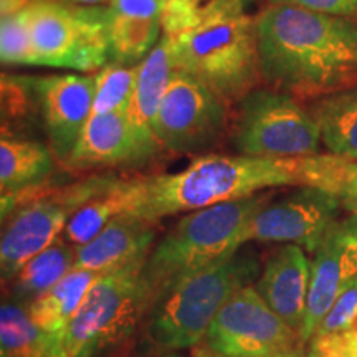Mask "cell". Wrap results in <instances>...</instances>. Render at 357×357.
Here are the masks:
<instances>
[{"mask_svg": "<svg viewBox=\"0 0 357 357\" xmlns=\"http://www.w3.org/2000/svg\"><path fill=\"white\" fill-rule=\"evenodd\" d=\"M261 77L291 96H328L357 83V20L291 6L257 15Z\"/></svg>", "mask_w": 357, "mask_h": 357, "instance_id": "cell-1", "label": "cell"}, {"mask_svg": "<svg viewBox=\"0 0 357 357\" xmlns=\"http://www.w3.org/2000/svg\"><path fill=\"white\" fill-rule=\"evenodd\" d=\"M323 154L301 159L205 154L182 171L126 178L128 212L158 222L178 212L261 194L287 185L318 187Z\"/></svg>", "mask_w": 357, "mask_h": 357, "instance_id": "cell-2", "label": "cell"}, {"mask_svg": "<svg viewBox=\"0 0 357 357\" xmlns=\"http://www.w3.org/2000/svg\"><path fill=\"white\" fill-rule=\"evenodd\" d=\"M171 45L176 70L190 75L227 105H236L263 79L257 17L231 10L218 0L205 2L199 24L172 37Z\"/></svg>", "mask_w": 357, "mask_h": 357, "instance_id": "cell-3", "label": "cell"}, {"mask_svg": "<svg viewBox=\"0 0 357 357\" xmlns=\"http://www.w3.org/2000/svg\"><path fill=\"white\" fill-rule=\"evenodd\" d=\"M271 199L273 194L261 192L185 213L151 250L144 263L142 275L153 306L181 281L235 255L247 243L248 222Z\"/></svg>", "mask_w": 357, "mask_h": 357, "instance_id": "cell-4", "label": "cell"}, {"mask_svg": "<svg viewBox=\"0 0 357 357\" xmlns=\"http://www.w3.org/2000/svg\"><path fill=\"white\" fill-rule=\"evenodd\" d=\"M258 258L235 253L205 268L164 294L146 316V337L160 351L199 346L217 314L234 294L260 276Z\"/></svg>", "mask_w": 357, "mask_h": 357, "instance_id": "cell-5", "label": "cell"}, {"mask_svg": "<svg viewBox=\"0 0 357 357\" xmlns=\"http://www.w3.org/2000/svg\"><path fill=\"white\" fill-rule=\"evenodd\" d=\"M147 257L101 275L71 323L53 334L52 349L63 351L68 357H93L126 339L153 307L142 275Z\"/></svg>", "mask_w": 357, "mask_h": 357, "instance_id": "cell-6", "label": "cell"}, {"mask_svg": "<svg viewBox=\"0 0 357 357\" xmlns=\"http://www.w3.org/2000/svg\"><path fill=\"white\" fill-rule=\"evenodd\" d=\"M118 181L114 174H91L71 184L42 189L20 200L7 215L0 240L2 280L10 281L30 258L55 243L63 235L70 218L88 200Z\"/></svg>", "mask_w": 357, "mask_h": 357, "instance_id": "cell-7", "label": "cell"}, {"mask_svg": "<svg viewBox=\"0 0 357 357\" xmlns=\"http://www.w3.org/2000/svg\"><path fill=\"white\" fill-rule=\"evenodd\" d=\"M230 141L242 155L301 159L319 154L321 132L310 111L294 96L255 88L236 102Z\"/></svg>", "mask_w": 357, "mask_h": 357, "instance_id": "cell-8", "label": "cell"}, {"mask_svg": "<svg viewBox=\"0 0 357 357\" xmlns=\"http://www.w3.org/2000/svg\"><path fill=\"white\" fill-rule=\"evenodd\" d=\"M29 17L37 66L86 73L111 63L109 7L33 0Z\"/></svg>", "mask_w": 357, "mask_h": 357, "instance_id": "cell-9", "label": "cell"}, {"mask_svg": "<svg viewBox=\"0 0 357 357\" xmlns=\"http://www.w3.org/2000/svg\"><path fill=\"white\" fill-rule=\"evenodd\" d=\"M204 342V351L218 357H307L301 334L266 305L255 284L223 305Z\"/></svg>", "mask_w": 357, "mask_h": 357, "instance_id": "cell-10", "label": "cell"}, {"mask_svg": "<svg viewBox=\"0 0 357 357\" xmlns=\"http://www.w3.org/2000/svg\"><path fill=\"white\" fill-rule=\"evenodd\" d=\"M229 105L184 71L176 70L155 116L159 144L176 154H202L222 141Z\"/></svg>", "mask_w": 357, "mask_h": 357, "instance_id": "cell-11", "label": "cell"}, {"mask_svg": "<svg viewBox=\"0 0 357 357\" xmlns=\"http://www.w3.org/2000/svg\"><path fill=\"white\" fill-rule=\"evenodd\" d=\"M341 200L319 187L303 185L268 202L248 222L245 240L258 243L298 245L314 253L329 229L339 220Z\"/></svg>", "mask_w": 357, "mask_h": 357, "instance_id": "cell-12", "label": "cell"}, {"mask_svg": "<svg viewBox=\"0 0 357 357\" xmlns=\"http://www.w3.org/2000/svg\"><path fill=\"white\" fill-rule=\"evenodd\" d=\"M357 280V213L339 218L312 253L311 283L301 337L310 342L329 310Z\"/></svg>", "mask_w": 357, "mask_h": 357, "instance_id": "cell-13", "label": "cell"}, {"mask_svg": "<svg viewBox=\"0 0 357 357\" xmlns=\"http://www.w3.org/2000/svg\"><path fill=\"white\" fill-rule=\"evenodd\" d=\"M153 132L137 128L126 113L93 114L65 166L73 171L137 167L160 149Z\"/></svg>", "mask_w": 357, "mask_h": 357, "instance_id": "cell-14", "label": "cell"}, {"mask_svg": "<svg viewBox=\"0 0 357 357\" xmlns=\"http://www.w3.org/2000/svg\"><path fill=\"white\" fill-rule=\"evenodd\" d=\"M40 113L55 158L66 162L91 118L95 75H52L35 78Z\"/></svg>", "mask_w": 357, "mask_h": 357, "instance_id": "cell-15", "label": "cell"}, {"mask_svg": "<svg viewBox=\"0 0 357 357\" xmlns=\"http://www.w3.org/2000/svg\"><path fill=\"white\" fill-rule=\"evenodd\" d=\"M306 253L298 245L273 250L255 281L257 291L266 305L300 334L311 283V261Z\"/></svg>", "mask_w": 357, "mask_h": 357, "instance_id": "cell-16", "label": "cell"}, {"mask_svg": "<svg viewBox=\"0 0 357 357\" xmlns=\"http://www.w3.org/2000/svg\"><path fill=\"white\" fill-rule=\"evenodd\" d=\"M155 240L154 222L124 212L88 243L77 248L75 268L109 273L149 255Z\"/></svg>", "mask_w": 357, "mask_h": 357, "instance_id": "cell-17", "label": "cell"}, {"mask_svg": "<svg viewBox=\"0 0 357 357\" xmlns=\"http://www.w3.org/2000/svg\"><path fill=\"white\" fill-rule=\"evenodd\" d=\"M166 0H111V63L139 65L160 40Z\"/></svg>", "mask_w": 357, "mask_h": 357, "instance_id": "cell-18", "label": "cell"}, {"mask_svg": "<svg viewBox=\"0 0 357 357\" xmlns=\"http://www.w3.org/2000/svg\"><path fill=\"white\" fill-rule=\"evenodd\" d=\"M52 147L25 137L2 136L0 141V190L2 220L13 208L35 192L47 189L45 184L55 172Z\"/></svg>", "mask_w": 357, "mask_h": 357, "instance_id": "cell-19", "label": "cell"}, {"mask_svg": "<svg viewBox=\"0 0 357 357\" xmlns=\"http://www.w3.org/2000/svg\"><path fill=\"white\" fill-rule=\"evenodd\" d=\"M176 65L172 58L171 38L162 35L153 52L139 63L136 89L128 114L137 128L153 132L155 116L171 83Z\"/></svg>", "mask_w": 357, "mask_h": 357, "instance_id": "cell-20", "label": "cell"}, {"mask_svg": "<svg viewBox=\"0 0 357 357\" xmlns=\"http://www.w3.org/2000/svg\"><path fill=\"white\" fill-rule=\"evenodd\" d=\"M100 276L101 273L96 271L73 268L48 291L30 303L29 311L32 319L45 333L60 334L75 318L89 288Z\"/></svg>", "mask_w": 357, "mask_h": 357, "instance_id": "cell-21", "label": "cell"}, {"mask_svg": "<svg viewBox=\"0 0 357 357\" xmlns=\"http://www.w3.org/2000/svg\"><path fill=\"white\" fill-rule=\"evenodd\" d=\"M310 113L318 123L321 142L329 154L357 160V89L321 98Z\"/></svg>", "mask_w": 357, "mask_h": 357, "instance_id": "cell-22", "label": "cell"}, {"mask_svg": "<svg viewBox=\"0 0 357 357\" xmlns=\"http://www.w3.org/2000/svg\"><path fill=\"white\" fill-rule=\"evenodd\" d=\"M77 247L58 238L50 247L30 258L10 280L12 301L29 306L75 268Z\"/></svg>", "mask_w": 357, "mask_h": 357, "instance_id": "cell-23", "label": "cell"}, {"mask_svg": "<svg viewBox=\"0 0 357 357\" xmlns=\"http://www.w3.org/2000/svg\"><path fill=\"white\" fill-rule=\"evenodd\" d=\"M53 334L45 333L30 316L29 306L3 301L0 307V356L42 357L52 349Z\"/></svg>", "mask_w": 357, "mask_h": 357, "instance_id": "cell-24", "label": "cell"}, {"mask_svg": "<svg viewBox=\"0 0 357 357\" xmlns=\"http://www.w3.org/2000/svg\"><path fill=\"white\" fill-rule=\"evenodd\" d=\"M129 197L126 178H119L113 187L88 200L79 211L70 218L61 235L65 242L73 247H82L93 240L114 217L128 212Z\"/></svg>", "mask_w": 357, "mask_h": 357, "instance_id": "cell-25", "label": "cell"}, {"mask_svg": "<svg viewBox=\"0 0 357 357\" xmlns=\"http://www.w3.org/2000/svg\"><path fill=\"white\" fill-rule=\"evenodd\" d=\"M137 73H139V65L124 66L108 63L102 66L95 75L96 91L91 116L126 113L136 89Z\"/></svg>", "mask_w": 357, "mask_h": 357, "instance_id": "cell-26", "label": "cell"}, {"mask_svg": "<svg viewBox=\"0 0 357 357\" xmlns=\"http://www.w3.org/2000/svg\"><path fill=\"white\" fill-rule=\"evenodd\" d=\"M2 136H12L13 129H20L40 111L35 78L2 75Z\"/></svg>", "mask_w": 357, "mask_h": 357, "instance_id": "cell-27", "label": "cell"}, {"mask_svg": "<svg viewBox=\"0 0 357 357\" xmlns=\"http://www.w3.org/2000/svg\"><path fill=\"white\" fill-rule=\"evenodd\" d=\"M0 58L3 65H35L29 6L19 12L2 15Z\"/></svg>", "mask_w": 357, "mask_h": 357, "instance_id": "cell-28", "label": "cell"}, {"mask_svg": "<svg viewBox=\"0 0 357 357\" xmlns=\"http://www.w3.org/2000/svg\"><path fill=\"white\" fill-rule=\"evenodd\" d=\"M318 187L336 195L344 211L357 213V160L326 154Z\"/></svg>", "mask_w": 357, "mask_h": 357, "instance_id": "cell-29", "label": "cell"}, {"mask_svg": "<svg viewBox=\"0 0 357 357\" xmlns=\"http://www.w3.org/2000/svg\"><path fill=\"white\" fill-rule=\"evenodd\" d=\"M347 331L357 333V280L352 281L349 287L339 294L326 318L321 321L314 336Z\"/></svg>", "mask_w": 357, "mask_h": 357, "instance_id": "cell-30", "label": "cell"}, {"mask_svg": "<svg viewBox=\"0 0 357 357\" xmlns=\"http://www.w3.org/2000/svg\"><path fill=\"white\" fill-rule=\"evenodd\" d=\"M200 10L197 0H166L162 10V32L166 37L177 35L194 29L200 22Z\"/></svg>", "mask_w": 357, "mask_h": 357, "instance_id": "cell-31", "label": "cell"}, {"mask_svg": "<svg viewBox=\"0 0 357 357\" xmlns=\"http://www.w3.org/2000/svg\"><path fill=\"white\" fill-rule=\"evenodd\" d=\"M270 6H291L306 10L357 20V0H268Z\"/></svg>", "mask_w": 357, "mask_h": 357, "instance_id": "cell-32", "label": "cell"}, {"mask_svg": "<svg viewBox=\"0 0 357 357\" xmlns=\"http://www.w3.org/2000/svg\"><path fill=\"white\" fill-rule=\"evenodd\" d=\"M307 347L316 351L333 352V354L357 357V333H336V334H324V336H314L307 342Z\"/></svg>", "mask_w": 357, "mask_h": 357, "instance_id": "cell-33", "label": "cell"}, {"mask_svg": "<svg viewBox=\"0 0 357 357\" xmlns=\"http://www.w3.org/2000/svg\"><path fill=\"white\" fill-rule=\"evenodd\" d=\"M30 3L32 0H0V10H2V15H8V13L22 10Z\"/></svg>", "mask_w": 357, "mask_h": 357, "instance_id": "cell-34", "label": "cell"}, {"mask_svg": "<svg viewBox=\"0 0 357 357\" xmlns=\"http://www.w3.org/2000/svg\"><path fill=\"white\" fill-rule=\"evenodd\" d=\"M220 2L225 3L227 7L234 8V10L245 12V8H247L252 2H255V0H220Z\"/></svg>", "mask_w": 357, "mask_h": 357, "instance_id": "cell-35", "label": "cell"}, {"mask_svg": "<svg viewBox=\"0 0 357 357\" xmlns=\"http://www.w3.org/2000/svg\"><path fill=\"white\" fill-rule=\"evenodd\" d=\"M66 2L75 3V6H88V7H96L101 3L108 2V0H66Z\"/></svg>", "mask_w": 357, "mask_h": 357, "instance_id": "cell-36", "label": "cell"}, {"mask_svg": "<svg viewBox=\"0 0 357 357\" xmlns=\"http://www.w3.org/2000/svg\"><path fill=\"white\" fill-rule=\"evenodd\" d=\"M307 357H346V356H339V354H333V352H324V351H316L307 347Z\"/></svg>", "mask_w": 357, "mask_h": 357, "instance_id": "cell-37", "label": "cell"}, {"mask_svg": "<svg viewBox=\"0 0 357 357\" xmlns=\"http://www.w3.org/2000/svg\"><path fill=\"white\" fill-rule=\"evenodd\" d=\"M42 357H68L65 354L63 351H58V349H50L48 352H45Z\"/></svg>", "mask_w": 357, "mask_h": 357, "instance_id": "cell-38", "label": "cell"}, {"mask_svg": "<svg viewBox=\"0 0 357 357\" xmlns=\"http://www.w3.org/2000/svg\"><path fill=\"white\" fill-rule=\"evenodd\" d=\"M197 357H218V356H212V354H208V352L200 351V352H197Z\"/></svg>", "mask_w": 357, "mask_h": 357, "instance_id": "cell-39", "label": "cell"}, {"mask_svg": "<svg viewBox=\"0 0 357 357\" xmlns=\"http://www.w3.org/2000/svg\"><path fill=\"white\" fill-rule=\"evenodd\" d=\"M162 357H178V356H174V354H167V356H162Z\"/></svg>", "mask_w": 357, "mask_h": 357, "instance_id": "cell-40", "label": "cell"}, {"mask_svg": "<svg viewBox=\"0 0 357 357\" xmlns=\"http://www.w3.org/2000/svg\"><path fill=\"white\" fill-rule=\"evenodd\" d=\"M197 2L200 3V2H208V0H197Z\"/></svg>", "mask_w": 357, "mask_h": 357, "instance_id": "cell-41", "label": "cell"}]
</instances>
